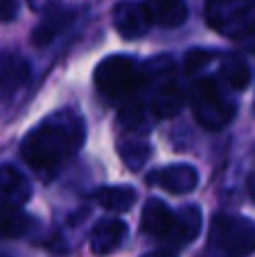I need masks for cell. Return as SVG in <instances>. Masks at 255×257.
Listing matches in <instances>:
<instances>
[{"instance_id":"obj_6","label":"cell","mask_w":255,"mask_h":257,"mask_svg":"<svg viewBox=\"0 0 255 257\" xmlns=\"http://www.w3.org/2000/svg\"><path fill=\"white\" fill-rule=\"evenodd\" d=\"M113 27L117 34L126 41H136L145 36L152 27V18H149L145 5L134 3V0H122L113 7Z\"/></svg>"},{"instance_id":"obj_11","label":"cell","mask_w":255,"mask_h":257,"mask_svg":"<svg viewBox=\"0 0 255 257\" xmlns=\"http://www.w3.org/2000/svg\"><path fill=\"white\" fill-rule=\"evenodd\" d=\"M199 230H201V210H199V205L190 203V205H183L174 214L172 228L167 232V239L176 246H185L199 235Z\"/></svg>"},{"instance_id":"obj_19","label":"cell","mask_w":255,"mask_h":257,"mask_svg":"<svg viewBox=\"0 0 255 257\" xmlns=\"http://www.w3.org/2000/svg\"><path fill=\"white\" fill-rule=\"evenodd\" d=\"M210 61H212V54L210 52H206V50H190V52L185 54L183 68H185V72H188V75H194L197 70L206 68Z\"/></svg>"},{"instance_id":"obj_5","label":"cell","mask_w":255,"mask_h":257,"mask_svg":"<svg viewBox=\"0 0 255 257\" xmlns=\"http://www.w3.org/2000/svg\"><path fill=\"white\" fill-rule=\"evenodd\" d=\"M190 104L197 122L208 131H219L233 120L235 106L221 95L215 79H199L190 90Z\"/></svg>"},{"instance_id":"obj_7","label":"cell","mask_w":255,"mask_h":257,"mask_svg":"<svg viewBox=\"0 0 255 257\" xmlns=\"http://www.w3.org/2000/svg\"><path fill=\"white\" fill-rule=\"evenodd\" d=\"M147 183L163 187L172 194H188L199 185V174L192 165H170V167L152 172L147 176Z\"/></svg>"},{"instance_id":"obj_2","label":"cell","mask_w":255,"mask_h":257,"mask_svg":"<svg viewBox=\"0 0 255 257\" xmlns=\"http://www.w3.org/2000/svg\"><path fill=\"white\" fill-rule=\"evenodd\" d=\"M206 21L226 39H248L255 32V0H208Z\"/></svg>"},{"instance_id":"obj_21","label":"cell","mask_w":255,"mask_h":257,"mask_svg":"<svg viewBox=\"0 0 255 257\" xmlns=\"http://www.w3.org/2000/svg\"><path fill=\"white\" fill-rule=\"evenodd\" d=\"M143 257H174L172 253H163V250H158V253H149V255H143Z\"/></svg>"},{"instance_id":"obj_9","label":"cell","mask_w":255,"mask_h":257,"mask_svg":"<svg viewBox=\"0 0 255 257\" xmlns=\"http://www.w3.org/2000/svg\"><path fill=\"white\" fill-rule=\"evenodd\" d=\"M126 237V223L122 219H102L95 223L90 232V250L95 255H111L120 248L122 239Z\"/></svg>"},{"instance_id":"obj_15","label":"cell","mask_w":255,"mask_h":257,"mask_svg":"<svg viewBox=\"0 0 255 257\" xmlns=\"http://www.w3.org/2000/svg\"><path fill=\"white\" fill-rule=\"evenodd\" d=\"M136 199H138V194H136V190L129 185L126 187L124 185L102 187V190L95 192V201H97L104 210H108V212H126V210L134 208Z\"/></svg>"},{"instance_id":"obj_10","label":"cell","mask_w":255,"mask_h":257,"mask_svg":"<svg viewBox=\"0 0 255 257\" xmlns=\"http://www.w3.org/2000/svg\"><path fill=\"white\" fill-rule=\"evenodd\" d=\"M75 14L77 12L70 9V7L52 9V12H50L48 16H43V21L34 27V32H32V43H34L36 48H45V45H50L61 32L68 30V25L75 21Z\"/></svg>"},{"instance_id":"obj_22","label":"cell","mask_w":255,"mask_h":257,"mask_svg":"<svg viewBox=\"0 0 255 257\" xmlns=\"http://www.w3.org/2000/svg\"><path fill=\"white\" fill-rule=\"evenodd\" d=\"M248 50H253V52H255V32L251 34V41H248Z\"/></svg>"},{"instance_id":"obj_20","label":"cell","mask_w":255,"mask_h":257,"mask_svg":"<svg viewBox=\"0 0 255 257\" xmlns=\"http://www.w3.org/2000/svg\"><path fill=\"white\" fill-rule=\"evenodd\" d=\"M18 12V3L16 0H0V21L7 23V21H14Z\"/></svg>"},{"instance_id":"obj_16","label":"cell","mask_w":255,"mask_h":257,"mask_svg":"<svg viewBox=\"0 0 255 257\" xmlns=\"http://www.w3.org/2000/svg\"><path fill=\"white\" fill-rule=\"evenodd\" d=\"M34 228V219L30 214L21 212L18 208L0 210V239H16L25 237Z\"/></svg>"},{"instance_id":"obj_4","label":"cell","mask_w":255,"mask_h":257,"mask_svg":"<svg viewBox=\"0 0 255 257\" xmlns=\"http://www.w3.org/2000/svg\"><path fill=\"white\" fill-rule=\"evenodd\" d=\"M210 244L226 257H246L255 250V223L239 214H219L212 219Z\"/></svg>"},{"instance_id":"obj_17","label":"cell","mask_w":255,"mask_h":257,"mask_svg":"<svg viewBox=\"0 0 255 257\" xmlns=\"http://www.w3.org/2000/svg\"><path fill=\"white\" fill-rule=\"evenodd\" d=\"M219 75L235 90H244L248 86V81H251V70H248V66L239 57H226L221 61Z\"/></svg>"},{"instance_id":"obj_14","label":"cell","mask_w":255,"mask_h":257,"mask_svg":"<svg viewBox=\"0 0 255 257\" xmlns=\"http://www.w3.org/2000/svg\"><path fill=\"white\" fill-rule=\"evenodd\" d=\"M172 219H174V212L167 208L163 201L158 199H149L145 203V210H143V232L152 237H167L172 228Z\"/></svg>"},{"instance_id":"obj_8","label":"cell","mask_w":255,"mask_h":257,"mask_svg":"<svg viewBox=\"0 0 255 257\" xmlns=\"http://www.w3.org/2000/svg\"><path fill=\"white\" fill-rule=\"evenodd\" d=\"M32 185L16 167L3 165L0 167V205L3 208H21L30 201Z\"/></svg>"},{"instance_id":"obj_1","label":"cell","mask_w":255,"mask_h":257,"mask_svg":"<svg viewBox=\"0 0 255 257\" xmlns=\"http://www.w3.org/2000/svg\"><path fill=\"white\" fill-rule=\"evenodd\" d=\"M84 142V122L77 113L61 111L25 136L21 156L34 172L54 174Z\"/></svg>"},{"instance_id":"obj_18","label":"cell","mask_w":255,"mask_h":257,"mask_svg":"<svg viewBox=\"0 0 255 257\" xmlns=\"http://www.w3.org/2000/svg\"><path fill=\"white\" fill-rule=\"evenodd\" d=\"M120 156L126 163V167L138 172L149 158V145L145 140H126L120 142Z\"/></svg>"},{"instance_id":"obj_12","label":"cell","mask_w":255,"mask_h":257,"mask_svg":"<svg viewBox=\"0 0 255 257\" xmlns=\"http://www.w3.org/2000/svg\"><path fill=\"white\" fill-rule=\"evenodd\" d=\"M30 77V63L16 54L0 57V99H7L21 88Z\"/></svg>"},{"instance_id":"obj_13","label":"cell","mask_w":255,"mask_h":257,"mask_svg":"<svg viewBox=\"0 0 255 257\" xmlns=\"http://www.w3.org/2000/svg\"><path fill=\"white\" fill-rule=\"evenodd\" d=\"M152 23L161 27H181L188 21V5L183 0H145Z\"/></svg>"},{"instance_id":"obj_3","label":"cell","mask_w":255,"mask_h":257,"mask_svg":"<svg viewBox=\"0 0 255 257\" xmlns=\"http://www.w3.org/2000/svg\"><path fill=\"white\" fill-rule=\"evenodd\" d=\"M143 81V70L134 59L115 54L106 57L95 68V88L108 99H124L138 90Z\"/></svg>"}]
</instances>
